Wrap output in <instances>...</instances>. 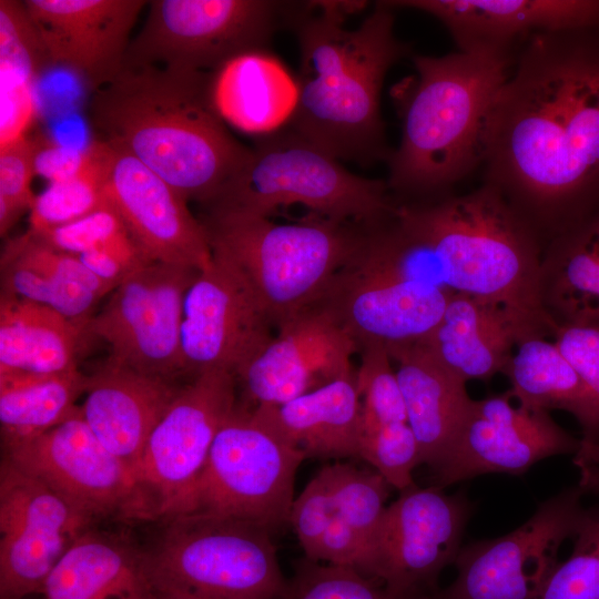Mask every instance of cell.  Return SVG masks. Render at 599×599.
Returning <instances> with one entry per match:
<instances>
[{
    "label": "cell",
    "instance_id": "obj_1",
    "mask_svg": "<svg viewBox=\"0 0 599 599\" xmlns=\"http://www.w3.org/2000/svg\"><path fill=\"white\" fill-rule=\"evenodd\" d=\"M481 166L544 250L599 212V28L522 43L490 106Z\"/></svg>",
    "mask_w": 599,
    "mask_h": 599
},
{
    "label": "cell",
    "instance_id": "obj_2",
    "mask_svg": "<svg viewBox=\"0 0 599 599\" xmlns=\"http://www.w3.org/2000/svg\"><path fill=\"white\" fill-rule=\"evenodd\" d=\"M211 82L212 72L123 67L92 93L88 121L97 140L131 154L186 201L204 205L250 152L219 115Z\"/></svg>",
    "mask_w": 599,
    "mask_h": 599
},
{
    "label": "cell",
    "instance_id": "obj_3",
    "mask_svg": "<svg viewBox=\"0 0 599 599\" xmlns=\"http://www.w3.org/2000/svg\"><path fill=\"white\" fill-rule=\"evenodd\" d=\"M298 23V95L293 133L337 160L388 158L380 92L388 70L408 55L394 31V8L378 1L355 29L344 20L362 2H315Z\"/></svg>",
    "mask_w": 599,
    "mask_h": 599
},
{
    "label": "cell",
    "instance_id": "obj_4",
    "mask_svg": "<svg viewBox=\"0 0 599 599\" xmlns=\"http://www.w3.org/2000/svg\"><path fill=\"white\" fill-rule=\"evenodd\" d=\"M517 52L413 55L415 77L394 92L402 121L399 145L387 158L386 183L394 199L423 201L454 193L481 165L485 123Z\"/></svg>",
    "mask_w": 599,
    "mask_h": 599
},
{
    "label": "cell",
    "instance_id": "obj_5",
    "mask_svg": "<svg viewBox=\"0 0 599 599\" xmlns=\"http://www.w3.org/2000/svg\"><path fill=\"white\" fill-rule=\"evenodd\" d=\"M200 221L212 255L238 274L276 328L327 294L363 235L362 225L312 213L276 223L254 213L205 209Z\"/></svg>",
    "mask_w": 599,
    "mask_h": 599
},
{
    "label": "cell",
    "instance_id": "obj_6",
    "mask_svg": "<svg viewBox=\"0 0 599 599\" xmlns=\"http://www.w3.org/2000/svg\"><path fill=\"white\" fill-rule=\"evenodd\" d=\"M393 203L386 181L352 173L290 130L267 134L250 149L238 170L202 206L271 216L298 204L327 220L366 225L383 217Z\"/></svg>",
    "mask_w": 599,
    "mask_h": 599
},
{
    "label": "cell",
    "instance_id": "obj_7",
    "mask_svg": "<svg viewBox=\"0 0 599 599\" xmlns=\"http://www.w3.org/2000/svg\"><path fill=\"white\" fill-rule=\"evenodd\" d=\"M161 521L156 539L144 549L155 591L209 599H276L281 593L285 578L267 528L204 511Z\"/></svg>",
    "mask_w": 599,
    "mask_h": 599
},
{
    "label": "cell",
    "instance_id": "obj_8",
    "mask_svg": "<svg viewBox=\"0 0 599 599\" xmlns=\"http://www.w3.org/2000/svg\"><path fill=\"white\" fill-rule=\"evenodd\" d=\"M305 457L237 402L219 430L184 509L280 529L290 520L295 475ZM180 515V514H179Z\"/></svg>",
    "mask_w": 599,
    "mask_h": 599
},
{
    "label": "cell",
    "instance_id": "obj_9",
    "mask_svg": "<svg viewBox=\"0 0 599 599\" xmlns=\"http://www.w3.org/2000/svg\"><path fill=\"white\" fill-rule=\"evenodd\" d=\"M280 2L266 0H152L123 67L160 65L214 72L246 52L263 50Z\"/></svg>",
    "mask_w": 599,
    "mask_h": 599
},
{
    "label": "cell",
    "instance_id": "obj_10",
    "mask_svg": "<svg viewBox=\"0 0 599 599\" xmlns=\"http://www.w3.org/2000/svg\"><path fill=\"white\" fill-rule=\"evenodd\" d=\"M236 379L207 372L181 386L151 433L135 478L150 519L182 514L214 439L237 405Z\"/></svg>",
    "mask_w": 599,
    "mask_h": 599
},
{
    "label": "cell",
    "instance_id": "obj_11",
    "mask_svg": "<svg viewBox=\"0 0 599 599\" xmlns=\"http://www.w3.org/2000/svg\"><path fill=\"white\" fill-rule=\"evenodd\" d=\"M582 495L579 486L565 489L511 532L461 548L455 579L434 599H541L561 545L576 536L588 512Z\"/></svg>",
    "mask_w": 599,
    "mask_h": 599
},
{
    "label": "cell",
    "instance_id": "obj_12",
    "mask_svg": "<svg viewBox=\"0 0 599 599\" xmlns=\"http://www.w3.org/2000/svg\"><path fill=\"white\" fill-rule=\"evenodd\" d=\"M199 273L161 262L144 265L111 292L103 307L88 321V335L108 344V361L174 380L182 374L184 297Z\"/></svg>",
    "mask_w": 599,
    "mask_h": 599
},
{
    "label": "cell",
    "instance_id": "obj_13",
    "mask_svg": "<svg viewBox=\"0 0 599 599\" xmlns=\"http://www.w3.org/2000/svg\"><path fill=\"white\" fill-rule=\"evenodd\" d=\"M2 446L3 458L48 485L93 522L149 519L133 471L95 437L80 406L48 432Z\"/></svg>",
    "mask_w": 599,
    "mask_h": 599
},
{
    "label": "cell",
    "instance_id": "obj_14",
    "mask_svg": "<svg viewBox=\"0 0 599 599\" xmlns=\"http://www.w3.org/2000/svg\"><path fill=\"white\" fill-rule=\"evenodd\" d=\"M92 526L65 498L2 457L0 599L41 593L60 558Z\"/></svg>",
    "mask_w": 599,
    "mask_h": 599
},
{
    "label": "cell",
    "instance_id": "obj_15",
    "mask_svg": "<svg viewBox=\"0 0 599 599\" xmlns=\"http://www.w3.org/2000/svg\"><path fill=\"white\" fill-rule=\"evenodd\" d=\"M471 505L460 493L417 485L387 506L373 555L372 577L394 593L423 599L454 564Z\"/></svg>",
    "mask_w": 599,
    "mask_h": 599
},
{
    "label": "cell",
    "instance_id": "obj_16",
    "mask_svg": "<svg viewBox=\"0 0 599 599\" xmlns=\"http://www.w3.org/2000/svg\"><path fill=\"white\" fill-rule=\"evenodd\" d=\"M358 344L323 297L277 327L237 374L246 408L281 405L354 372Z\"/></svg>",
    "mask_w": 599,
    "mask_h": 599
},
{
    "label": "cell",
    "instance_id": "obj_17",
    "mask_svg": "<svg viewBox=\"0 0 599 599\" xmlns=\"http://www.w3.org/2000/svg\"><path fill=\"white\" fill-rule=\"evenodd\" d=\"M91 144L105 196L141 252L152 262L207 268L212 250L187 201L131 154L97 139Z\"/></svg>",
    "mask_w": 599,
    "mask_h": 599
},
{
    "label": "cell",
    "instance_id": "obj_18",
    "mask_svg": "<svg viewBox=\"0 0 599 599\" xmlns=\"http://www.w3.org/2000/svg\"><path fill=\"white\" fill-rule=\"evenodd\" d=\"M272 327L244 281L213 256L184 297L182 374L221 370L236 377L272 339Z\"/></svg>",
    "mask_w": 599,
    "mask_h": 599
},
{
    "label": "cell",
    "instance_id": "obj_19",
    "mask_svg": "<svg viewBox=\"0 0 599 599\" xmlns=\"http://www.w3.org/2000/svg\"><path fill=\"white\" fill-rule=\"evenodd\" d=\"M507 392L471 402L457 435L433 468L439 486L489 473L521 474L547 457L577 454L581 440L549 412L514 406Z\"/></svg>",
    "mask_w": 599,
    "mask_h": 599
},
{
    "label": "cell",
    "instance_id": "obj_20",
    "mask_svg": "<svg viewBox=\"0 0 599 599\" xmlns=\"http://www.w3.org/2000/svg\"><path fill=\"white\" fill-rule=\"evenodd\" d=\"M50 67L74 74L92 93L122 70L145 0H26Z\"/></svg>",
    "mask_w": 599,
    "mask_h": 599
},
{
    "label": "cell",
    "instance_id": "obj_21",
    "mask_svg": "<svg viewBox=\"0 0 599 599\" xmlns=\"http://www.w3.org/2000/svg\"><path fill=\"white\" fill-rule=\"evenodd\" d=\"M440 21L460 51L517 52L534 33L599 28V0H402Z\"/></svg>",
    "mask_w": 599,
    "mask_h": 599
},
{
    "label": "cell",
    "instance_id": "obj_22",
    "mask_svg": "<svg viewBox=\"0 0 599 599\" xmlns=\"http://www.w3.org/2000/svg\"><path fill=\"white\" fill-rule=\"evenodd\" d=\"M531 336L554 337V333L502 304L454 294L437 325L418 342L467 383L501 373L517 345Z\"/></svg>",
    "mask_w": 599,
    "mask_h": 599
},
{
    "label": "cell",
    "instance_id": "obj_23",
    "mask_svg": "<svg viewBox=\"0 0 599 599\" xmlns=\"http://www.w3.org/2000/svg\"><path fill=\"white\" fill-rule=\"evenodd\" d=\"M454 295L418 282H382L342 271L324 298L356 339L387 347L418 342L439 322Z\"/></svg>",
    "mask_w": 599,
    "mask_h": 599
},
{
    "label": "cell",
    "instance_id": "obj_24",
    "mask_svg": "<svg viewBox=\"0 0 599 599\" xmlns=\"http://www.w3.org/2000/svg\"><path fill=\"white\" fill-rule=\"evenodd\" d=\"M180 387L106 359L89 375L80 409L95 437L135 476L146 441Z\"/></svg>",
    "mask_w": 599,
    "mask_h": 599
},
{
    "label": "cell",
    "instance_id": "obj_25",
    "mask_svg": "<svg viewBox=\"0 0 599 599\" xmlns=\"http://www.w3.org/2000/svg\"><path fill=\"white\" fill-rule=\"evenodd\" d=\"M0 272L1 292L49 306L82 325L112 292L77 256L55 250L28 230L3 246Z\"/></svg>",
    "mask_w": 599,
    "mask_h": 599
},
{
    "label": "cell",
    "instance_id": "obj_26",
    "mask_svg": "<svg viewBox=\"0 0 599 599\" xmlns=\"http://www.w3.org/2000/svg\"><path fill=\"white\" fill-rule=\"evenodd\" d=\"M248 409L305 459L358 456L363 419L356 372L284 404Z\"/></svg>",
    "mask_w": 599,
    "mask_h": 599
},
{
    "label": "cell",
    "instance_id": "obj_27",
    "mask_svg": "<svg viewBox=\"0 0 599 599\" xmlns=\"http://www.w3.org/2000/svg\"><path fill=\"white\" fill-rule=\"evenodd\" d=\"M91 341L85 325L0 292V384L75 370Z\"/></svg>",
    "mask_w": 599,
    "mask_h": 599
},
{
    "label": "cell",
    "instance_id": "obj_28",
    "mask_svg": "<svg viewBox=\"0 0 599 599\" xmlns=\"http://www.w3.org/2000/svg\"><path fill=\"white\" fill-rule=\"evenodd\" d=\"M41 593L44 599H158L144 549L93 526L60 558Z\"/></svg>",
    "mask_w": 599,
    "mask_h": 599
},
{
    "label": "cell",
    "instance_id": "obj_29",
    "mask_svg": "<svg viewBox=\"0 0 599 599\" xmlns=\"http://www.w3.org/2000/svg\"><path fill=\"white\" fill-rule=\"evenodd\" d=\"M397 363L407 424L422 464L435 468L446 455L473 402L466 382L441 366L419 343L387 347Z\"/></svg>",
    "mask_w": 599,
    "mask_h": 599
},
{
    "label": "cell",
    "instance_id": "obj_30",
    "mask_svg": "<svg viewBox=\"0 0 599 599\" xmlns=\"http://www.w3.org/2000/svg\"><path fill=\"white\" fill-rule=\"evenodd\" d=\"M508 390L520 405L572 414L582 428L580 449L573 463L579 468L599 447V403L556 343L531 336L520 342L501 370Z\"/></svg>",
    "mask_w": 599,
    "mask_h": 599
},
{
    "label": "cell",
    "instance_id": "obj_31",
    "mask_svg": "<svg viewBox=\"0 0 599 599\" xmlns=\"http://www.w3.org/2000/svg\"><path fill=\"white\" fill-rule=\"evenodd\" d=\"M214 106L224 122L252 134H271L288 123L297 82L266 49L243 53L212 72Z\"/></svg>",
    "mask_w": 599,
    "mask_h": 599
},
{
    "label": "cell",
    "instance_id": "obj_32",
    "mask_svg": "<svg viewBox=\"0 0 599 599\" xmlns=\"http://www.w3.org/2000/svg\"><path fill=\"white\" fill-rule=\"evenodd\" d=\"M539 292L557 327H599V212L546 245Z\"/></svg>",
    "mask_w": 599,
    "mask_h": 599
},
{
    "label": "cell",
    "instance_id": "obj_33",
    "mask_svg": "<svg viewBox=\"0 0 599 599\" xmlns=\"http://www.w3.org/2000/svg\"><path fill=\"white\" fill-rule=\"evenodd\" d=\"M48 67L23 1L0 0V148L28 136L37 113L35 82Z\"/></svg>",
    "mask_w": 599,
    "mask_h": 599
},
{
    "label": "cell",
    "instance_id": "obj_34",
    "mask_svg": "<svg viewBox=\"0 0 599 599\" xmlns=\"http://www.w3.org/2000/svg\"><path fill=\"white\" fill-rule=\"evenodd\" d=\"M89 375L79 369L0 384L2 445L39 436L69 418L87 392Z\"/></svg>",
    "mask_w": 599,
    "mask_h": 599
},
{
    "label": "cell",
    "instance_id": "obj_35",
    "mask_svg": "<svg viewBox=\"0 0 599 599\" xmlns=\"http://www.w3.org/2000/svg\"><path fill=\"white\" fill-rule=\"evenodd\" d=\"M319 473L338 512L365 545L372 577L374 548L392 487L377 471L365 470L347 463L326 465Z\"/></svg>",
    "mask_w": 599,
    "mask_h": 599
},
{
    "label": "cell",
    "instance_id": "obj_36",
    "mask_svg": "<svg viewBox=\"0 0 599 599\" xmlns=\"http://www.w3.org/2000/svg\"><path fill=\"white\" fill-rule=\"evenodd\" d=\"M276 599H407L347 567L301 559Z\"/></svg>",
    "mask_w": 599,
    "mask_h": 599
},
{
    "label": "cell",
    "instance_id": "obj_37",
    "mask_svg": "<svg viewBox=\"0 0 599 599\" xmlns=\"http://www.w3.org/2000/svg\"><path fill=\"white\" fill-rule=\"evenodd\" d=\"M88 148L90 163L80 174L51 183L35 195L28 230L40 232L70 223L108 202L93 146L90 144Z\"/></svg>",
    "mask_w": 599,
    "mask_h": 599
},
{
    "label": "cell",
    "instance_id": "obj_38",
    "mask_svg": "<svg viewBox=\"0 0 599 599\" xmlns=\"http://www.w3.org/2000/svg\"><path fill=\"white\" fill-rule=\"evenodd\" d=\"M359 348L361 365L356 372V387L363 428L407 423L402 389L387 346L379 342H365Z\"/></svg>",
    "mask_w": 599,
    "mask_h": 599
},
{
    "label": "cell",
    "instance_id": "obj_39",
    "mask_svg": "<svg viewBox=\"0 0 599 599\" xmlns=\"http://www.w3.org/2000/svg\"><path fill=\"white\" fill-rule=\"evenodd\" d=\"M358 457L400 493L415 486L414 468L422 464L418 441L407 423L362 428Z\"/></svg>",
    "mask_w": 599,
    "mask_h": 599
},
{
    "label": "cell",
    "instance_id": "obj_40",
    "mask_svg": "<svg viewBox=\"0 0 599 599\" xmlns=\"http://www.w3.org/2000/svg\"><path fill=\"white\" fill-rule=\"evenodd\" d=\"M571 555L560 561L541 599H599V507L588 512Z\"/></svg>",
    "mask_w": 599,
    "mask_h": 599
},
{
    "label": "cell",
    "instance_id": "obj_41",
    "mask_svg": "<svg viewBox=\"0 0 599 599\" xmlns=\"http://www.w3.org/2000/svg\"><path fill=\"white\" fill-rule=\"evenodd\" d=\"M34 143L26 136L0 148V234L6 235L35 200L31 190Z\"/></svg>",
    "mask_w": 599,
    "mask_h": 599
},
{
    "label": "cell",
    "instance_id": "obj_42",
    "mask_svg": "<svg viewBox=\"0 0 599 599\" xmlns=\"http://www.w3.org/2000/svg\"><path fill=\"white\" fill-rule=\"evenodd\" d=\"M30 232L55 250L73 256L103 250L129 234L122 219L109 201L70 223Z\"/></svg>",
    "mask_w": 599,
    "mask_h": 599
},
{
    "label": "cell",
    "instance_id": "obj_43",
    "mask_svg": "<svg viewBox=\"0 0 599 599\" xmlns=\"http://www.w3.org/2000/svg\"><path fill=\"white\" fill-rule=\"evenodd\" d=\"M335 511L333 497L323 475L318 471L295 497L288 520L306 558L314 559Z\"/></svg>",
    "mask_w": 599,
    "mask_h": 599
},
{
    "label": "cell",
    "instance_id": "obj_44",
    "mask_svg": "<svg viewBox=\"0 0 599 599\" xmlns=\"http://www.w3.org/2000/svg\"><path fill=\"white\" fill-rule=\"evenodd\" d=\"M554 342L599 403V327L561 325Z\"/></svg>",
    "mask_w": 599,
    "mask_h": 599
},
{
    "label": "cell",
    "instance_id": "obj_45",
    "mask_svg": "<svg viewBox=\"0 0 599 599\" xmlns=\"http://www.w3.org/2000/svg\"><path fill=\"white\" fill-rule=\"evenodd\" d=\"M33 143L34 173L49 181L50 184L77 176L90 163L89 148L79 150L44 139L33 140Z\"/></svg>",
    "mask_w": 599,
    "mask_h": 599
},
{
    "label": "cell",
    "instance_id": "obj_46",
    "mask_svg": "<svg viewBox=\"0 0 599 599\" xmlns=\"http://www.w3.org/2000/svg\"><path fill=\"white\" fill-rule=\"evenodd\" d=\"M579 488L586 493L595 494L599 497V447L592 453L588 460L579 467Z\"/></svg>",
    "mask_w": 599,
    "mask_h": 599
},
{
    "label": "cell",
    "instance_id": "obj_47",
    "mask_svg": "<svg viewBox=\"0 0 599 599\" xmlns=\"http://www.w3.org/2000/svg\"><path fill=\"white\" fill-rule=\"evenodd\" d=\"M158 599H209L180 590L155 591Z\"/></svg>",
    "mask_w": 599,
    "mask_h": 599
}]
</instances>
